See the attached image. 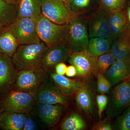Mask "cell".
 I'll return each mask as SVG.
<instances>
[{"label":"cell","mask_w":130,"mask_h":130,"mask_svg":"<svg viewBox=\"0 0 130 130\" xmlns=\"http://www.w3.org/2000/svg\"><path fill=\"white\" fill-rule=\"evenodd\" d=\"M37 129V125L30 112L27 113V117L22 130H35Z\"/></svg>","instance_id":"d6a6232c"},{"label":"cell","mask_w":130,"mask_h":130,"mask_svg":"<svg viewBox=\"0 0 130 130\" xmlns=\"http://www.w3.org/2000/svg\"><path fill=\"white\" fill-rule=\"evenodd\" d=\"M129 79H130V74H129V76H128V77L126 78V79L124 80V81H125V80H129Z\"/></svg>","instance_id":"74e56055"},{"label":"cell","mask_w":130,"mask_h":130,"mask_svg":"<svg viewBox=\"0 0 130 130\" xmlns=\"http://www.w3.org/2000/svg\"><path fill=\"white\" fill-rule=\"evenodd\" d=\"M48 77V72L41 66L19 71L12 90L26 92L34 96L40 85Z\"/></svg>","instance_id":"277c9868"},{"label":"cell","mask_w":130,"mask_h":130,"mask_svg":"<svg viewBox=\"0 0 130 130\" xmlns=\"http://www.w3.org/2000/svg\"><path fill=\"white\" fill-rule=\"evenodd\" d=\"M94 75L106 74L107 71L116 60L115 58L110 53L97 57L93 56Z\"/></svg>","instance_id":"d4e9b609"},{"label":"cell","mask_w":130,"mask_h":130,"mask_svg":"<svg viewBox=\"0 0 130 130\" xmlns=\"http://www.w3.org/2000/svg\"><path fill=\"white\" fill-rule=\"evenodd\" d=\"M67 4L73 16L86 14L99 8L98 0H69Z\"/></svg>","instance_id":"603a6c76"},{"label":"cell","mask_w":130,"mask_h":130,"mask_svg":"<svg viewBox=\"0 0 130 130\" xmlns=\"http://www.w3.org/2000/svg\"><path fill=\"white\" fill-rule=\"evenodd\" d=\"M108 25L110 38L113 41L127 27V18L124 8L109 13Z\"/></svg>","instance_id":"d6986e66"},{"label":"cell","mask_w":130,"mask_h":130,"mask_svg":"<svg viewBox=\"0 0 130 130\" xmlns=\"http://www.w3.org/2000/svg\"><path fill=\"white\" fill-rule=\"evenodd\" d=\"M71 53L66 44H58L48 48L43 58L41 67L47 72H53L55 66L67 60Z\"/></svg>","instance_id":"4fadbf2b"},{"label":"cell","mask_w":130,"mask_h":130,"mask_svg":"<svg viewBox=\"0 0 130 130\" xmlns=\"http://www.w3.org/2000/svg\"><path fill=\"white\" fill-rule=\"evenodd\" d=\"M97 90L100 94H106L109 93L112 87L108 79L105 74H99L97 76Z\"/></svg>","instance_id":"f546056e"},{"label":"cell","mask_w":130,"mask_h":130,"mask_svg":"<svg viewBox=\"0 0 130 130\" xmlns=\"http://www.w3.org/2000/svg\"><path fill=\"white\" fill-rule=\"evenodd\" d=\"M108 99L107 116L118 117L130 106V79L122 81L115 86Z\"/></svg>","instance_id":"5b68a950"},{"label":"cell","mask_w":130,"mask_h":130,"mask_svg":"<svg viewBox=\"0 0 130 130\" xmlns=\"http://www.w3.org/2000/svg\"><path fill=\"white\" fill-rule=\"evenodd\" d=\"M66 74L67 77H72L76 76V70L73 65L71 64L67 67Z\"/></svg>","instance_id":"d590c367"},{"label":"cell","mask_w":130,"mask_h":130,"mask_svg":"<svg viewBox=\"0 0 130 130\" xmlns=\"http://www.w3.org/2000/svg\"><path fill=\"white\" fill-rule=\"evenodd\" d=\"M6 94L1 102L3 111L27 113L36 104L33 96L29 93L11 89Z\"/></svg>","instance_id":"52a82bcc"},{"label":"cell","mask_w":130,"mask_h":130,"mask_svg":"<svg viewBox=\"0 0 130 130\" xmlns=\"http://www.w3.org/2000/svg\"><path fill=\"white\" fill-rule=\"evenodd\" d=\"M89 37L110 38L109 13L100 8L85 14Z\"/></svg>","instance_id":"30bf717a"},{"label":"cell","mask_w":130,"mask_h":130,"mask_svg":"<svg viewBox=\"0 0 130 130\" xmlns=\"http://www.w3.org/2000/svg\"><path fill=\"white\" fill-rule=\"evenodd\" d=\"M37 105L38 117L49 127L57 125L64 110V105L61 104L41 103Z\"/></svg>","instance_id":"5bb4252c"},{"label":"cell","mask_w":130,"mask_h":130,"mask_svg":"<svg viewBox=\"0 0 130 130\" xmlns=\"http://www.w3.org/2000/svg\"><path fill=\"white\" fill-rule=\"evenodd\" d=\"M91 129L93 130H112L113 126L107 120H103L95 123Z\"/></svg>","instance_id":"1f68e13d"},{"label":"cell","mask_w":130,"mask_h":130,"mask_svg":"<svg viewBox=\"0 0 130 130\" xmlns=\"http://www.w3.org/2000/svg\"><path fill=\"white\" fill-rule=\"evenodd\" d=\"M68 25V48L72 52L86 50L90 38L85 14L74 16Z\"/></svg>","instance_id":"3957f363"},{"label":"cell","mask_w":130,"mask_h":130,"mask_svg":"<svg viewBox=\"0 0 130 130\" xmlns=\"http://www.w3.org/2000/svg\"><path fill=\"white\" fill-rule=\"evenodd\" d=\"M41 14L60 25L68 24L74 17L67 3L62 0H43Z\"/></svg>","instance_id":"ba28073f"},{"label":"cell","mask_w":130,"mask_h":130,"mask_svg":"<svg viewBox=\"0 0 130 130\" xmlns=\"http://www.w3.org/2000/svg\"><path fill=\"white\" fill-rule=\"evenodd\" d=\"M67 60L75 67L76 76L80 78L88 79L94 75L93 56L86 50L72 52Z\"/></svg>","instance_id":"8fae6325"},{"label":"cell","mask_w":130,"mask_h":130,"mask_svg":"<svg viewBox=\"0 0 130 130\" xmlns=\"http://www.w3.org/2000/svg\"><path fill=\"white\" fill-rule=\"evenodd\" d=\"M18 72L12 58L0 53V93L6 94L12 89Z\"/></svg>","instance_id":"7c38bea8"},{"label":"cell","mask_w":130,"mask_h":130,"mask_svg":"<svg viewBox=\"0 0 130 130\" xmlns=\"http://www.w3.org/2000/svg\"><path fill=\"white\" fill-rule=\"evenodd\" d=\"M76 102L78 109L87 114H92L94 109L92 93L87 84L77 91Z\"/></svg>","instance_id":"44dd1931"},{"label":"cell","mask_w":130,"mask_h":130,"mask_svg":"<svg viewBox=\"0 0 130 130\" xmlns=\"http://www.w3.org/2000/svg\"><path fill=\"white\" fill-rule=\"evenodd\" d=\"M3 1H5L8 3L15 4V5L17 4V1H18V0H3Z\"/></svg>","instance_id":"8d00e7d4"},{"label":"cell","mask_w":130,"mask_h":130,"mask_svg":"<svg viewBox=\"0 0 130 130\" xmlns=\"http://www.w3.org/2000/svg\"><path fill=\"white\" fill-rule=\"evenodd\" d=\"M62 1H64V2H66L67 3L68 2V1L69 0H62Z\"/></svg>","instance_id":"f35d334b"},{"label":"cell","mask_w":130,"mask_h":130,"mask_svg":"<svg viewBox=\"0 0 130 130\" xmlns=\"http://www.w3.org/2000/svg\"><path fill=\"white\" fill-rule=\"evenodd\" d=\"M36 26L41 41L47 48L58 44L67 45L68 24H57L41 14L36 19Z\"/></svg>","instance_id":"7a4b0ae2"},{"label":"cell","mask_w":130,"mask_h":130,"mask_svg":"<svg viewBox=\"0 0 130 130\" xmlns=\"http://www.w3.org/2000/svg\"><path fill=\"white\" fill-rule=\"evenodd\" d=\"M3 111L2 110V109L1 108H0V114Z\"/></svg>","instance_id":"ab89813d"},{"label":"cell","mask_w":130,"mask_h":130,"mask_svg":"<svg viewBox=\"0 0 130 130\" xmlns=\"http://www.w3.org/2000/svg\"><path fill=\"white\" fill-rule=\"evenodd\" d=\"M112 42L110 38H91L86 51L92 56H100L109 53Z\"/></svg>","instance_id":"7402d4cb"},{"label":"cell","mask_w":130,"mask_h":130,"mask_svg":"<svg viewBox=\"0 0 130 130\" xmlns=\"http://www.w3.org/2000/svg\"><path fill=\"white\" fill-rule=\"evenodd\" d=\"M86 128L85 121L77 113H72L68 116L61 125L63 130H84Z\"/></svg>","instance_id":"484cf974"},{"label":"cell","mask_w":130,"mask_h":130,"mask_svg":"<svg viewBox=\"0 0 130 130\" xmlns=\"http://www.w3.org/2000/svg\"><path fill=\"white\" fill-rule=\"evenodd\" d=\"M127 1H130V0H127Z\"/></svg>","instance_id":"60d3db41"},{"label":"cell","mask_w":130,"mask_h":130,"mask_svg":"<svg viewBox=\"0 0 130 130\" xmlns=\"http://www.w3.org/2000/svg\"><path fill=\"white\" fill-rule=\"evenodd\" d=\"M129 41H130V30L126 28L112 41L109 53L115 58L120 50Z\"/></svg>","instance_id":"4316f807"},{"label":"cell","mask_w":130,"mask_h":130,"mask_svg":"<svg viewBox=\"0 0 130 130\" xmlns=\"http://www.w3.org/2000/svg\"><path fill=\"white\" fill-rule=\"evenodd\" d=\"M33 97L37 105L51 103L65 106L68 102L67 96L61 92L49 77L40 85Z\"/></svg>","instance_id":"9c48e42d"},{"label":"cell","mask_w":130,"mask_h":130,"mask_svg":"<svg viewBox=\"0 0 130 130\" xmlns=\"http://www.w3.org/2000/svg\"><path fill=\"white\" fill-rule=\"evenodd\" d=\"M130 73V58L115 60L105 75L113 86L124 81Z\"/></svg>","instance_id":"9a60e30c"},{"label":"cell","mask_w":130,"mask_h":130,"mask_svg":"<svg viewBox=\"0 0 130 130\" xmlns=\"http://www.w3.org/2000/svg\"><path fill=\"white\" fill-rule=\"evenodd\" d=\"M8 27L20 45L41 42L37 30L36 19L17 17Z\"/></svg>","instance_id":"8992f818"},{"label":"cell","mask_w":130,"mask_h":130,"mask_svg":"<svg viewBox=\"0 0 130 130\" xmlns=\"http://www.w3.org/2000/svg\"><path fill=\"white\" fill-rule=\"evenodd\" d=\"M20 45L9 27H0V53L12 58Z\"/></svg>","instance_id":"ac0fdd59"},{"label":"cell","mask_w":130,"mask_h":130,"mask_svg":"<svg viewBox=\"0 0 130 130\" xmlns=\"http://www.w3.org/2000/svg\"><path fill=\"white\" fill-rule=\"evenodd\" d=\"M17 5L0 0V27H9L17 18Z\"/></svg>","instance_id":"cb8c5ba5"},{"label":"cell","mask_w":130,"mask_h":130,"mask_svg":"<svg viewBox=\"0 0 130 130\" xmlns=\"http://www.w3.org/2000/svg\"><path fill=\"white\" fill-rule=\"evenodd\" d=\"M43 0H18L17 17L37 19L41 14Z\"/></svg>","instance_id":"ffe728a7"},{"label":"cell","mask_w":130,"mask_h":130,"mask_svg":"<svg viewBox=\"0 0 130 130\" xmlns=\"http://www.w3.org/2000/svg\"><path fill=\"white\" fill-rule=\"evenodd\" d=\"M118 117L113 126V129L130 130V106Z\"/></svg>","instance_id":"f1b7e54d"},{"label":"cell","mask_w":130,"mask_h":130,"mask_svg":"<svg viewBox=\"0 0 130 130\" xmlns=\"http://www.w3.org/2000/svg\"><path fill=\"white\" fill-rule=\"evenodd\" d=\"M126 18H127V26L126 28L130 30V1H126L124 7Z\"/></svg>","instance_id":"e575fe53"},{"label":"cell","mask_w":130,"mask_h":130,"mask_svg":"<svg viewBox=\"0 0 130 130\" xmlns=\"http://www.w3.org/2000/svg\"><path fill=\"white\" fill-rule=\"evenodd\" d=\"M48 76L66 96H68L76 94L86 83L78 79H70L54 72H48Z\"/></svg>","instance_id":"2e32d148"},{"label":"cell","mask_w":130,"mask_h":130,"mask_svg":"<svg viewBox=\"0 0 130 130\" xmlns=\"http://www.w3.org/2000/svg\"><path fill=\"white\" fill-rule=\"evenodd\" d=\"M67 68V66L64 62H61L55 66L54 70L57 74L64 76L66 74Z\"/></svg>","instance_id":"836d02e7"},{"label":"cell","mask_w":130,"mask_h":130,"mask_svg":"<svg viewBox=\"0 0 130 130\" xmlns=\"http://www.w3.org/2000/svg\"><path fill=\"white\" fill-rule=\"evenodd\" d=\"M108 97L105 94H100L96 96V101L98 108V115L100 118L102 117L103 112L107 106Z\"/></svg>","instance_id":"4dcf8cb0"},{"label":"cell","mask_w":130,"mask_h":130,"mask_svg":"<svg viewBox=\"0 0 130 130\" xmlns=\"http://www.w3.org/2000/svg\"><path fill=\"white\" fill-rule=\"evenodd\" d=\"M99 8L110 13L124 8L127 0H98Z\"/></svg>","instance_id":"83f0119b"},{"label":"cell","mask_w":130,"mask_h":130,"mask_svg":"<svg viewBox=\"0 0 130 130\" xmlns=\"http://www.w3.org/2000/svg\"><path fill=\"white\" fill-rule=\"evenodd\" d=\"M27 113L3 111L0 114V128L5 130H23Z\"/></svg>","instance_id":"e0dca14e"},{"label":"cell","mask_w":130,"mask_h":130,"mask_svg":"<svg viewBox=\"0 0 130 130\" xmlns=\"http://www.w3.org/2000/svg\"><path fill=\"white\" fill-rule=\"evenodd\" d=\"M47 48L42 41L20 45L12 57L18 71L41 66L43 58Z\"/></svg>","instance_id":"6da1fadb"}]
</instances>
